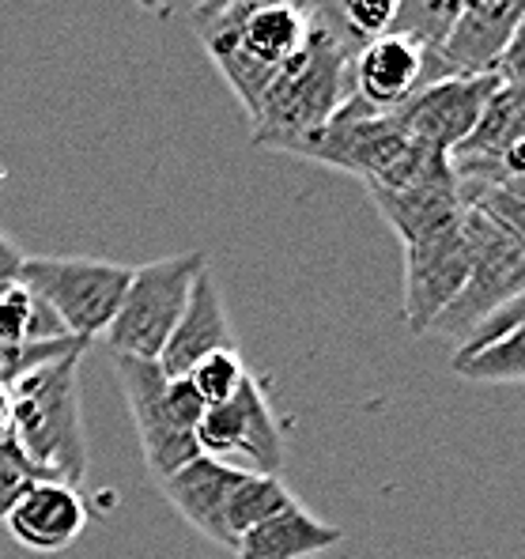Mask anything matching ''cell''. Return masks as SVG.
I'll return each mask as SVG.
<instances>
[{"mask_svg": "<svg viewBox=\"0 0 525 559\" xmlns=\"http://www.w3.org/2000/svg\"><path fill=\"white\" fill-rule=\"evenodd\" d=\"M204 269H208V261L196 250L133 269L126 299L106 329V344L114 348V356L159 359V352L167 348V336L175 333L178 318L190 302L193 280Z\"/></svg>", "mask_w": 525, "mask_h": 559, "instance_id": "cell-6", "label": "cell"}, {"mask_svg": "<svg viewBox=\"0 0 525 559\" xmlns=\"http://www.w3.org/2000/svg\"><path fill=\"white\" fill-rule=\"evenodd\" d=\"M462 235L469 246V280L446 314L434 322L439 333H450L457 341H465V333L484 322L491 310L525 292V250L496 219L462 204Z\"/></svg>", "mask_w": 525, "mask_h": 559, "instance_id": "cell-8", "label": "cell"}, {"mask_svg": "<svg viewBox=\"0 0 525 559\" xmlns=\"http://www.w3.org/2000/svg\"><path fill=\"white\" fill-rule=\"evenodd\" d=\"M284 4L299 8L302 15H310V20H318V15H333L336 0H284Z\"/></svg>", "mask_w": 525, "mask_h": 559, "instance_id": "cell-30", "label": "cell"}, {"mask_svg": "<svg viewBox=\"0 0 525 559\" xmlns=\"http://www.w3.org/2000/svg\"><path fill=\"white\" fill-rule=\"evenodd\" d=\"M129 280H133L129 265L92 258H23L20 269V284L80 344L106 336L126 299Z\"/></svg>", "mask_w": 525, "mask_h": 559, "instance_id": "cell-5", "label": "cell"}, {"mask_svg": "<svg viewBox=\"0 0 525 559\" xmlns=\"http://www.w3.org/2000/svg\"><path fill=\"white\" fill-rule=\"evenodd\" d=\"M57 336L69 333L20 280L0 284V348H23V344L57 341Z\"/></svg>", "mask_w": 525, "mask_h": 559, "instance_id": "cell-20", "label": "cell"}, {"mask_svg": "<svg viewBox=\"0 0 525 559\" xmlns=\"http://www.w3.org/2000/svg\"><path fill=\"white\" fill-rule=\"evenodd\" d=\"M212 64L224 72L242 110L258 114L276 72L291 61L310 35V15L284 0H246L196 23Z\"/></svg>", "mask_w": 525, "mask_h": 559, "instance_id": "cell-3", "label": "cell"}, {"mask_svg": "<svg viewBox=\"0 0 525 559\" xmlns=\"http://www.w3.org/2000/svg\"><path fill=\"white\" fill-rule=\"evenodd\" d=\"M20 269H23V250L12 242V238L0 235V284L20 280Z\"/></svg>", "mask_w": 525, "mask_h": 559, "instance_id": "cell-28", "label": "cell"}, {"mask_svg": "<svg viewBox=\"0 0 525 559\" xmlns=\"http://www.w3.org/2000/svg\"><path fill=\"white\" fill-rule=\"evenodd\" d=\"M281 155H295V159H310L333 167L341 175H351L367 186H379L408 152V136L401 133L393 114H379L356 95H348L330 121H322L310 133L287 140L276 147Z\"/></svg>", "mask_w": 525, "mask_h": 559, "instance_id": "cell-7", "label": "cell"}, {"mask_svg": "<svg viewBox=\"0 0 525 559\" xmlns=\"http://www.w3.org/2000/svg\"><path fill=\"white\" fill-rule=\"evenodd\" d=\"M344 540V530L325 518L310 514L299 499L242 533L235 545V559H318L333 552Z\"/></svg>", "mask_w": 525, "mask_h": 559, "instance_id": "cell-19", "label": "cell"}, {"mask_svg": "<svg viewBox=\"0 0 525 559\" xmlns=\"http://www.w3.org/2000/svg\"><path fill=\"white\" fill-rule=\"evenodd\" d=\"M496 72L503 80H514V76H522V72H525V15H522L518 31H514L511 46H506L503 57H499V69Z\"/></svg>", "mask_w": 525, "mask_h": 559, "instance_id": "cell-27", "label": "cell"}, {"mask_svg": "<svg viewBox=\"0 0 525 559\" xmlns=\"http://www.w3.org/2000/svg\"><path fill=\"white\" fill-rule=\"evenodd\" d=\"M196 447H201L204 457H216V462L227 465L242 457L250 473H284V427L276 424L269 393L258 374H246V382L224 405L204 408L201 424H196Z\"/></svg>", "mask_w": 525, "mask_h": 559, "instance_id": "cell-9", "label": "cell"}, {"mask_svg": "<svg viewBox=\"0 0 525 559\" xmlns=\"http://www.w3.org/2000/svg\"><path fill=\"white\" fill-rule=\"evenodd\" d=\"M8 427H12V397H8V385H0V442L8 439Z\"/></svg>", "mask_w": 525, "mask_h": 559, "instance_id": "cell-31", "label": "cell"}, {"mask_svg": "<svg viewBox=\"0 0 525 559\" xmlns=\"http://www.w3.org/2000/svg\"><path fill=\"white\" fill-rule=\"evenodd\" d=\"M450 371L465 382H525V292L465 333L450 359Z\"/></svg>", "mask_w": 525, "mask_h": 559, "instance_id": "cell-15", "label": "cell"}, {"mask_svg": "<svg viewBox=\"0 0 525 559\" xmlns=\"http://www.w3.org/2000/svg\"><path fill=\"white\" fill-rule=\"evenodd\" d=\"M246 364L239 352H216V356H204L201 364L186 374V382L196 390V397L204 401V408L224 405L227 397H235V390L246 382Z\"/></svg>", "mask_w": 525, "mask_h": 559, "instance_id": "cell-23", "label": "cell"}, {"mask_svg": "<svg viewBox=\"0 0 525 559\" xmlns=\"http://www.w3.org/2000/svg\"><path fill=\"white\" fill-rule=\"evenodd\" d=\"M126 405L133 416L136 439H141L144 465L155 480H167L193 457H201L196 447V424L204 416V401L186 378H167L155 359H129L114 356Z\"/></svg>", "mask_w": 525, "mask_h": 559, "instance_id": "cell-4", "label": "cell"}, {"mask_svg": "<svg viewBox=\"0 0 525 559\" xmlns=\"http://www.w3.org/2000/svg\"><path fill=\"white\" fill-rule=\"evenodd\" d=\"M87 344L72 341V336H57V341H35V344H23V348H0V385L12 390L23 374H31L35 367L53 364V359L69 356V352H80Z\"/></svg>", "mask_w": 525, "mask_h": 559, "instance_id": "cell-24", "label": "cell"}, {"mask_svg": "<svg viewBox=\"0 0 525 559\" xmlns=\"http://www.w3.org/2000/svg\"><path fill=\"white\" fill-rule=\"evenodd\" d=\"M469 280V246L462 224L405 246V325L413 336L431 333Z\"/></svg>", "mask_w": 525, "mask_h": 559, "instance_id": "cell-11", "label": "cell"}, {"mask_svg": "<svg viewBox=\"0 0 525 559\" xmlns=\"http://www.w3.org/2000/svg\"><path fill=\"white\" fill-rule=\"evenodd\" d=\"M291 491H287L284 476H261V473H242L239 488L231 496L227 507V525H231V537L239 545L242 533H250L253 525H261L265 518H273L276 511H284L291 503Z\"/></svg>", "mask_w": 525, "mask_h": 559, "instance_id": "cell-21", "label": "cell"}, {"mask_svg": "<svg viewBox=\"0 0 525 559\" xmlns=\"http://www.w3.org/2000/svg\"><path fill=\"white\" fill-rule=\"evenodd\" d=\"M401 12V0H336L333 15L344 23L356 43H367V38H379L393 27Z\"/></svg>", "mask_w": 525, "mask_h": 559, "instance_id": "cell-25", "label": "cell"}, {"mask_svg": "<svg viewBox=\"0 0 525 559\" xmlns=\"http://www.w3.org/2000/svg\"><path fill=\"white\" fill-rule=\"evenodd\" d=\"M242 473L250 468L242 465H227L216 462V457H193L190 465H182L178 473H170L167 480H159L167 503L175 507L186 522L193 525L201 537H208L212 545L235 552V537L231 525H227V507H231V496L239 488Z\"/></svg>", "mask_w": 525, "mask_h": 559, "instance_id": "cell-16", "label": "cell"}, {"mask_svg": "<svg viewBox=\"0 0 525 559\" xmlns=\"http://www.w3.org/2000/svg\"><path fill=\"white\" fill-rule=\"evenodd\" d=\"M514 80H518V76H514ZM522 80H525V72H522Z\"/></svg>", "mask_w": 525, "mask_h": 559, "instance_id": "cell-32", "label": "cell"}, {"mask_svg": "<svg viewBox=\"0 0 525 559\" xmlns=\"http://www.w3.org/2000/svg\"><path fill=\"white\" fill-rule=\"evenodd\" d=\"M87 525V503L80 488L64 480H38L27 488V496L12 507L4 518V530L15 545L38 556H57L72 548L84 537Z\"/></svg>", "mask_w": 525, "mask_h": 559, "instance_id": "cell-17", "label": "cell"}, {"mask_svg": "<svg viewBox=\"0 0 525 559\" xmlns=\"http://www.w3.org/2000/svg\"><path fill=\"white\" fill-rule=\"evenodd\" d=\"M216 352H239V341H235V325L227 318V302L219 295L216 276H212V269H204L193 280L190 302H186L182 318H178L175 333L167 336V348L159 352L155 364L163 367L167 378H186L204 356H216Z\"/></svg>", "mask_w": 525, "mask_h": 559, "instance_id": "cell-18", "label": "cell"}, {"mask_svg": "<svg viewBox=\"0 0 525 559\" xmlns=\"http://www.w3.org/2000/svg\"><path fill=\"white\" fill-rule=\"evenodd\" d=\"M371 201L405 246L462 224V197H457V178L450 159L431 163L423 175L397 189H374Z\"/></svg>", "mask_w": 525, "mask_h": 559, "instance_id": "cell-14", "label": "cell"}, {"mask_svg": "<svg viewBox=\"0 0 525 559\" xmlns=\"http://www.w3.org/2000/svg\"><path fill=\"white\" fill-rule=\"evenodd\" d=\"M235 4H246V0H201V4L193 8V23L212 20V15L227 12V8H235Z\"/></svg>", "mask_w": 525, "mask_h": 559, "instance_id": "cell-29", "label": "cell"}, {"mask_svg": "<svg viewBox=\"0 0 525 559\" xmlns=\"http://www.w3.org/2000/svg\"><path fill=\"white\" fill-rule=\"evenodd\" d=\"M351 95L371 110L390 114L428 84V49L416 38L385 31L351 53Z\"/></svg>", "mask_w": 525, "mask_h": 559, "instance_id": "cell-13", "label": "cell"}, {"mask_svg": "<svg viewBox=\"0 0 525 559\" xmlns=\"http://www.w3.org/2000/svg\"><path fill=\"white\" fill-rule=\"evenodd\" d=\"M359 49L356 38L344 31L336 15L310 20V35L299 53L276 72L253 114V147L276 152L287 140L310 133L330 121L336 106L351 95V53Z\"/></svg>", "mask_w": 525, "mask_h": 559, "instance_id": "cell-1", "label": "cell"}, {"mask_svg": "<svg viewBox=\"0 0 525 559\" xmlns=\"http://www.w3.org/2000/svg\"><path fill=\"white\" fill-rule=\"evenodd\" d=\"M87 348L69 352L53 364L35 367L8 390L12 397V427L8 439L20 447L31 465L49 480L84 488L87 480V439L84 405H80V359Z\"/></svg>", "mask_w": 525, "mask_h": 559, "instance_id": "cell-2", "label": "cell"}, {"mask_svg": "<svg viewBox=\"0 0 525 559\" xmlns=\"http://www.w3.org/2000/svg\"><path fill=\"white\" fill-rule=\"evenodd\" d=\"M503 76L484 72V76H439L428 80L408 103L390 110L397 118L401 133L413 144L431 147V152L454 155L462 140L477 129L488 98L499 92Z\"/></svg>", "mask_w": 525, "mask_h": 559, "instance_id": "cell-10", "label": "cell"}, {"mask_svg": "<svg viewBox=\"0 0 525 559\" xmlns=\"http://www.w3.org/2000/svg\"><path fill=\"white\" fill-rule=\"evenodd\" d=\"M462 4L465 0H401V12L390 31L416 38L431 57V53H439V46L446 43V35L454 31Z\"/></svg>", "mask_w": 525, "mask_h": 559, "instance_id": "cell-22", "label": "cell"}, {"mask_svg": "<svg viewBox=\"0 0 525 559\" xmlns=\"http://www.w3.org/2000/svg\"><path fill=\"white\" fill-rule=\"evenodd\" d=\"M522 15L525 0H465L446 43L439 46V53L428 57V80L496 72Z\"/></svg>", "mask_w": 525, "mask_h": 559, "instance_id": "cell-12", "label": "cell"}, {"mask_svg": "<svg viewBox=\"0 0 525 559\" xmlns=\"http://www.w3.org/2000/svg\"><path fill=\"white\" fill-rule=\"evenodd\" d=\"M38 480H49V476L38 465H31L12 439L0 442V525L12 514V507L27 496L31 484H38Z\"/></svg>", "mask_w": 525, "mask_h": 559, "instance_id": "cell-26", "label": "cell"}]
</instances>
